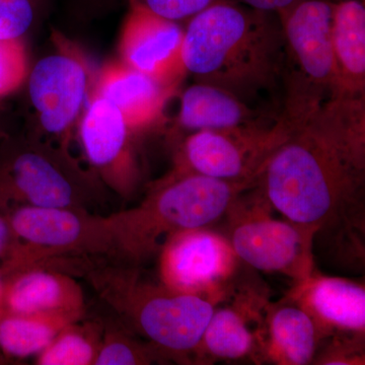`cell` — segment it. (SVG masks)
I'll list each match as a JSON object with an SVG mask.
<instances>
[{
    "mask_svg": "<svg viewBox=\"0 0 365 365\" xmlns=\"http://www.w3.org/2000/svg\"><path fill=\"white\" fill-rule=\"evenodd\" d=\"M155 346L141 339L119 321H105L104 335L95 365L167 364Z\"/></svg>",
    "mask_w": 365,
    "mask_h": 365,
    "instance_id": "603a6c76",
    "label": "cell"
},
{
    "mask_svg": "<svg viewBox=\"0 0 365 365\" xmlns=\"http://www.w3.org/2000/svg\"><path fill=\"white\" fill-rule=\"evenodd\" d=\"M118 321L155 346L168 361L194 364L197 348L217 302L182 294L144 275L143 267L106 260H72Z\"/></svg>",
    "mask_w": 365,
    "mask_h": 365,
    "instance_id": "3957f363",
    "label": "cell"
},
{
    "mask_svg": "<svg viewBox=\"0 0 365 365\" xmlns=\"http://www.w3.org/2000/svg\"><path fill=\"white\" fill-rule=\"evenodd\" d=\"M4 289H6V277L0 268V317L6 313L4 309Z\"/></svg>",
    "mask_w": 365,
    "mask_h": 365,
    "instance_id": "f1b7e54d",
    "label": "cell"
},
{
    "mask_svg": "<svg viewBox=\"0 0 365 365\" xmlns=\"http://www.w3.org/2000/svg\"><path fill=\"white\" fill-rule=\"evenodd\" d=\"M52 39L54 51L41 58L26 78L36 122V133L29 135L71 151L96 72L76 43L60 33Z\"/></svg>",
    "mask_w": 365,
    "mask_h": 365,
    "instance_id": "9c48e42d",
    "label": "cell"
},
{
    "mask_svg": "<svg viewBox=\"0 0 365 365\" xmlns=\"http://www.w3.org/2000/svg\"><path fill=\"white\" fill-rule=\"evenodd\" d=\"M85 314L55 312L41 314L4 313L0 317V360L18 361L37 356L57 334Z\"/></svg>",
    "mask_w": 365,
    "mask_h": 365,
    "instance_id": "44dd1931",
    "label": "cell"
},
{
    "mask_svg": "<svg viewBox=\"0 0 365 365\" xmlns=\"http://www.w3.org/2000/svg\"><path fill=\"white\" fill-rule=\"evenodd\" d=\"M105 321L86 319L69 324L36 356L38 365H95L104 335Z\"/></svg>",
    "mask_w": 365,
    "mask_h": 365,
    "instance_id": "7402d4cb",
    "label": "cell"
},
{
    "mask_svg": "<svg viewBox=\"0 0 365 365\" xmlns=\"http://www.w3.org/2000/svg\"><path fill=\"white\" fill-rule=\"evenodd\" d=\"M16 244V237L13 232L7 216L0 212V263L9 256Z\"/></svg>",
    "mask_w": 365,
    "mask_h": 365,
    "instance_id": "83f0119b",
    "label": "cell"
},
{
    "mask_svg": "<svg viewBox=\"0 0 365 365\" xmlns=\"http://www.w3.org/2000/svg\"><path fill=\"white\" fill-rule=\"evenodd\" d=\"M319 337L309 314L292 297L269 300L261 331V364H313Z\"/></svg>",
    "mask_w": 365,
    "mask_h": 365,
    "instance_id": "d6986e66",
    "label": "cell"
},
{
    "mask_svg": "<svg viewBox=\"0 0 365 365\" xmlns=\"http://www.w3.org/2000/svg\"><path fill=\"white\" fill-rule=\"evenodd\" d=\"M269 297L264 289L237 283L209 319L194 364L252 360L261 364V331Z\"/></svg>",
    "mask_w": 365,
    "mask_h": 365,
    "instance_id": "4fadbf2b",
    "label": "cell"
},
{
    "mask_svg": "<svg viewBox=\"0 0 365 365\" xmlns=\"http://www.w3.org/2000/svg\"><path fill=\"white\" fill-rule=\"evenodd\" d=\"M285 41L279 16L232 0H215L189 19L182 62L196 83L234 93L250 104L280 95ZM269 108V107H266Z\"/></svg>",
    "mask_w": 365,
    "mask_h": 365,
    "instance_id": "7a4b0ae2",
    "label": "cell"
},
{
    "mask_svg": "<svg viewBox=\"0 0 365 365\" xmlns=\"http://www.w3.org/2000/svg\"><path fill=\"white\" fill-rule=\"evenodd\" d=\"M273 208L256 188L247 190L228 209L232 249L250 267L299 282L316 271L314 245L318 230L271 215Z\"/></svg>",
    "mask_w": 365,
    "mask_h": 365,
    "instance_id": "ba28073f",
    "label": "cell"
},
{
    "mask_svg": "<svg viewBox=\"0 0 365 365\" xmlns=\"http://www.w3.org/2000/svg\"><path fill=\"white\" fill-rule=\"evenodd\" d=\"M255 185L170 170L151 182L136 206L106 216L112 240L110 261L143 267L170 235L217 222Z\"/></svg>",
    "mask_w": 365,
    "mask_h": 365,
    "instance_id": "277c9868",
    "label": "cell"
},
{
    "mask_svg": "<svg viewBox=\"0 0 365 365\" xmlns=\"http://www.w3.org/2000/svg\"><path fill=\"white\" fill-rule=\"evenodd\" d=\"M177 88L116 61L96 72L91 93L111 103L138 135L162 123L165 107Z\"/></svg>",
    "mask_w": 365,
    "mask_h": 365,
    "instance_id": "e0dca14e",
    "label": "cell"
},
{
    "mask_svg": "<svg viewBox=\"0 0 365 365\" xmlns=\"http://www.w3.org/2000/svg\"><path fill=\"white\" fill-rule=\"evenodd\" d=\"M333 4L299 0L278 16L285 41L281 116L292 128L307 123L335 96Z\"/></svg>",
    "mask_w": 365,
    "mask_h": 365,
    "instance_id": "8992f818",
    "label": "cell"
},
{
    "mask_svg": "<svg viewBox=\"0 0 365 365\" xmlns=\"http://www.w3.org/2000/svg\"><path fill=\"white\" fill-rule=\"evenodd\" d=\"M88 169L122 200L131 201L143 185L137 134L116 108L91 93L76 129Z\"/></svg>",
    "mask_w": 365,
    "mask_h": 365,
    "instance_id": "7c38bea8",
    "label": "cell"
},
{
    "mask_svg": "<svg viewBox=\"0 0 365 365\" xmlns=\"http://www.w3.org/2000/svg\"><path fill=\"white\" fill-rule=\"evenodd\" d=\"M105 191L71 151L31 135L7 134L0 141V212L19 206L91 211Z\"/></svg>",
    "mask_w": 365,
    "mask_h": 365,
    "instance_id": "5b68a950",
    "label": "cell"
},
{
    "mask_svg": "<svg viewBox=\"0 0 365 365\" xmlns=\"http://www.w3.org/2000/svg\"><path fill=\"white\" fill-rule=\"evenodd\" d=\"M292 127L281 116L279 121L268 126L194 132L177 144L170 170L223 181H256Z\"/></svg>",
    "mask_w": 365,
    "mask_h": 365,
    "instance_id": "30bf717a",
    "label": "cell"
},
{
    "mask_svg": "<svg viewBox=\"0 0 365 365\" xmlns=\"http://www.w3.org/2000/svg\"><path fill=\"white\" fill-rule=\"evenodd\" d=\"M153 13L180 21L191 19L215 0H136Z\"/></svg>",
    "mask_w": 365,
    "mask_h": 365,
    "instance_id": "484cf974",
    "label": "cell"
},
{
    "mask_svg": "<svg viewBox=\"0 0 365 365\" xmlns=\"http://www.w3.org/2000/svg\"><path fill=\"white\" fill-rule=\"evenodd\" d=\"M280 118V112L250 104L230 91L195 81L181 93L170 141L176 146L182 138L194 132L268 126L279 121Z\"/></svg>",
    "mask_w": 365,
    "mask_h": 365,
    "instance_id": "2e32d148",
    "label": "cell"
},
{
    "mask_svg": "<svg viewBox=\"0 0 365 365\" xmlns=\"http://www.w3.org/2000/svg\"><path fill=\"white\" fill-rule=\"evenodd\" d=\"M313 319L319 344L338 343L365 349V288L361 283L319 274L294 283L287 294Z\"/></svg>",
    "mask_w": 365,
    "mask_h": 365,
    "instance_id": "5bb4252c",
    "label": "cell"
},
{
    "mask_svg": "<svg viewBox=\"0 0 365 365\" xmlns=\"http://www.w3.org/2000/svg\"><path fill=\"white\" fill-rule=\"evenodd\" d=\"M29 71L23 40L0 41V98L18 90L25 83Z\"/></svg>",
    "mask_w": 365,
    "mask_h": 365,
    "instance_id": "cb8c5ba5",
    "label": "cell"
},
{
    "mask_svg": "<svg viewBox=\"0 0 365 365\" xmlns=\"http://www.w3.org/2000/svg\"><path fill=\"white\" fill-rule=\"evenodd\" d=\"M244 6L257 9V11H266L279 16L284 13L289 7L297 4L299 0H240Z\"/></svg>",
    "mask_w": 365,
    "mask_h": 365,
    "instance_id": "4316f807",
    "label": "cell"
},
{
    "mask_svg": "<svg viewBox=\"0 0 365 365\" xmlns=\"http://www.w3.org/2000/svg\"><path fill=\"white\" fill-rule=\"evenodd\" d=\"M157 257L158 280L178 292L220 304L237 285L241 260L228 237L207 227L170 235Z\"/></svg>",
    "mask_w": 365,
    "mask_h": 365,
    "instance_id": "8fae6325",
    "label": "cell"
},
{
    "mask_svg": "<svg viewBox=\"0 0 365 365\" xmlns=\"http://www.w3.org/2000/svg\"><path fill=\"white\" fill-rule=\"evenodd\" d=\"M330 1L336 2V1H340V0H330Z\"/></svg>",
    "mask_w": 365,
    "mask_h": 365,
    "instance_id": "4dcf8cb0",
    "label": "cell"
},
{
    "mask_svg": "<svg viewBox=\"0 0 365 365\" xmlns=\"http://www.w3.org/2000/svg\"><path fill=\"white\" fill-rule=\"evenodd\" d=\"M16 244L0 263L4 274L44 266L53 259L112 258V240L106 216L79 208L19 206L4 213Z\"/></svg>",
    "mask_w": 365,
    "mask_h": 365,
    "instance_id": "52a82bcc",
    "label": "cell"
},
{
    "mask_svg": "<svg viewBox=\"0 0 365 365\" xmlns=\"http://www.w3.org/2000/svg\"><path fill=\"white\" fill-rule=\"evenodd\" d=\"M256 188L283 217L364 250L365 98H333L292 128L268 158Z\"/></svg>",
    "mask_w": 365,
    "mask_h": 365,
    "instance_id": "6da1fadb",
    "label": "cell"
},
{
    "mask_svg": "<svg viewBox=\"0 0 365 365\" xmlns=\"http://www.w3.org/2000/svg\"><path fill=\"white\" fill-rule=\"evenodd\" d=\"M7 132L4 130V126H2L1 122H0V141L7 135Z\"/></svg>",
    "mask_w": 365,
    "mask_h": 365,
    "instance_id": "f546056e",
    "label": "cell"
},
{
    "mask_svg": "<svg viewBox=\"0 0 365 365\" xmlns=\"http://www.w3.org/2000/svg\"><path fill=\"white\" fill-rule=\"evenodd\" d=\"M120 34V61L160 83L178 86L186 76L182 62L185 28L128 0Z\"/></svg>",
    "mask_w": 365,
    "mask_h": 365,
    "instance_id": "9a60e30c",
    "label": "cell"
},
{
    "mask_svg": "<svg viewBox=\"0 0 365 365\" xmlns=\"http://www.w3.org/2000/svg\"><path fill=\"white\" fill-rule=\"evenodd\" d=\"M4 277L7 313L86 314L83 287L69 273L48 266H30L4 274Z\"/></svg>",
    "mask_w": 365,
    "mask_h": 365,
    "instance_id": "ac0fdd59",
    "label": "cell"
},
{
    "mask_svg": "<svg viewBox=\"0 0 365 365\" xmlns=\"http://www.w3.org/2000/svg\"><path fill=\"white\" fill-rule=\"evenodd\" d=\"M331 45L336 69L334 98H365L364 0L334 2Z\"/></svg>",
    "mask_w": 365,
    "mask_h": 365,
    "instance_id": "ffe728a7",
    "label": "cell"
},
{
    "mask_svg": "<svg viewBox=\"0 0 365 365\" xmlns=\"http://www.w3.org/2000/svg\"><path fill=\"white\" fill-rule=\"evenodd\" d=\"M35 14L36 0H0V41L21 39Z\"/></svg>",
    "mask_w": 365,
    "mask_h": 365,
    "instance_id": "d4e9b609",
    "label": "cell"
}]
</instances>
